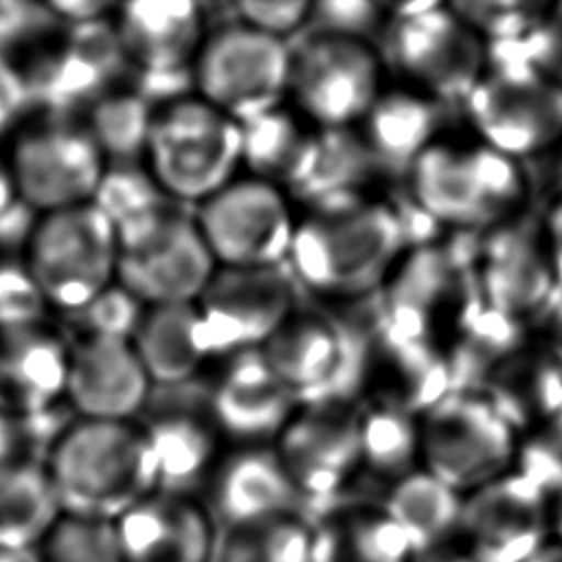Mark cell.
<instances>
[{
    "instance_id": "cell-1",
    "label": "cell",
    "mask_w": 562,
    "mask_h": 562,
    "mask_svg": "<svg viewBox=\"0 0 562 562\" xmlns=\"http://www.w3.org/2000/svg\"><path fill=\"white\" fill-rule=\"evenodd\" d=\"M61 514L116 520L156 492V468L140 426L77 419L42 461Z\"/></svg>"
},
{
    "instance_id": "cell-2",
    "label": "cell",
    "mask_w": 562,
    "mask_h": 562,
    "mask_svg": "<svg viewBox=\"0 0 562 562\" xmlns=\"http://www.w3.org/2000/svg\"><path fill=\"white\" fill-rule=\"evenodd\" d=\"M404 246L391 206L356 202L321 209L296 224L288 266L299 283L325 294L375 288Z\"/></svg>"
},
{
    "instance_id": "cell-3",
    "label": "cell",
    "mask_w": 562,
    "mask_h": 562,
    "mask_svg": "<svg viewBox=\"0 0 562 562\" xmlns=\"http://www.w3.org/2000/svg\"><path fill=\"white\" fill-rule=\"evenodd\" d=\"M147 158L167 198L204 202L241 162V125L202 99H178L154 112Z\"/></svg>"
},
{
    "instance_id": "cell-4",
    "label": "cell",
    "mask_w": 562,
    "mask_h": 562,
    "mask_svg": "<svg viewBox=\"0 0 562 562\" xmlns=\"http://www.w3.org/2000/svg\"><path fill=\"white\" fill-rule=\"evenodd\" d=\"M114 233L116 283L147 307L195 303L215 274V259L195 217L184 215L171 202Z\"/></svg>"
},
{
    "instance_id": "cell-5",
    "label": "cell",
    "mask_w": 562,
    "mask_h": 562,
    "mask_svg": "<svg viewBox=\"0 0 562 562\" xmlns=\"http://www.w3.org/2000/svg\"><path fill=\"white\" fill-rule=\"evenodd\" d=\"M22 259L46 303L72 312L114 283L116 233L92 202L44 213Z\"/></svg>"
},
{
    "instance_id": "cell-6",
    "label": "cell",
    "mask_w": 562,
    "mask_h": 562,
    "mask_svg": "<svg viewBox=\"0 0 562 562\" xmlns=\"http://www.w3.org/2000/svg\"><path fill=\"white\" fill-rule=\"evenodd\" d=\"M114 29L134 77V92L151 108L184 99L195 86L204 11L189 0H136L119 7Z\"/></svg>"
},
{
    "instance_id": "cell-7",
    "label": "cell",
    "mask_w": 562,
    "mask_h": 562,
    "mask_svg": "<svg viewBox=\"0 0 562 562\" xmlns=\"http://www.w3.org/2000/svg\"><path fill=\"white\" fill-rule=\"evenodd\" d=\"M200 99L244 125L274 108L290 88V44L241 22L202 42L195 59Z\"/></svg>"
},
{
    "instance_id": "cell-8",
    "label": "cell",
    "mask_w": 562,
    "mask_h": 562,
    "mask_svg": "<svg viewBox=\"0 0 562 562\" xmlns=\"http://www.w3.org/2000/svg\"><path fill=\"white\" fill-rule=\"evenodd\" d=\"M364 336L338 318L294 312L261 353L301 406L347 402L367 373Z\"/></svg>"
},
{
    "instance_id": "cell-9",
    "label": "cell",
    "mask_w": 562,
    "mask_h": 562,
    "mask_svg": "<svg viewBox=\"0 0 562 562\" xmlns=\"http://www.w3.org/2000/svg\"><path fill=\"white\" fill-rule=\"evenodd\" d=\"M7 160L18 200L42 215L90 202L105 169L86 125L48 114L15 134Z\"/></svg>"
},
{
    "instance_id": "cell-10",
    "label": "cell",
    "mask_w": 562,
    "mask_h": 562,
    "mask_svg": "<svg viewBox=\"0 0 562 562\" xmlns=\"http://www.w3.org/2000/svg\"><path fill=\"white\" fill-rule=\"evenodd\" d=\"M195 307L206 356L261 349L299 310V281L288 263L220 268Z\"/></svg>"
},
{
    "instance_id": "cell-11",
    "label": "cell",
    "mask_w": 562,
    "mask_h": 562,
    "mask_svg": "<svg viewBox=\"0 0 562 562\" xmlns=\"http://www.w3.org/2000/svg\"><path fill=\"white\" fill-rule=\"evenodd\" d=\"M323 130L351 127L380 97V59L362 40L303 33L290 44V88Z\"/></svg>"
},
{
    "instance_id": "cell-12",
    "label": "cell",
    "mask_w": 562,
    "mask_h": 562,
    "mask_svg": "<svg viewBox=\"0 0 562 562\" xmlns=\"http://www.w3.org/2000/svg\"><path fill=\"white\" fill-rule=\"evenodd\" d=\"M195 224L222 268L288 263L296 228L281 191L257 178L231 180L200 202Z\"/></svg>"
},
{
    "instance_id": "cell-13",
    "label": "cell",
    "mask_w": 562,
    "mask_h": 562,
    "mask_svg": "<svg viewBox=\"0 0 562 562\" xmlns=\"http://www.w3.org/2000/svg\"><path fill=\"white\" fill-rule=\"evenodd\" d=\"M419 452L426 472L461 496L472 494L503 476L514 452L512 428L485 400L450 393L426 411Z\"/></svg>"
},
{
    "instance_id": "cell-14",
    "label": "cell",
    "mask_w": 562,
    "mask_h": 562,
    "mask_svg": "<svg viewBox=\"0 0 562 562\" xmlns=\"http://www.w3.org/2000/svg\"><path fill=\"white\" fill-rule=\"evenodd\" d=\"M20 68V66H18ZM31 108L48 116H68L90 108L127 72L114 20L64 26V35L20 68Z\"/></svg>"
},
{
    "instance_id": "cell-15",
    "label": "cell",
    "mask_w": 562,
    "mask_h": 562,
    "mask_svg": "<svg viewBox=\"0 0 562 562\" xmlns=\"http://www.w3.org/2000/svg\"><path fill=\"white\" fill-rule=\"evenodd\" d=\"M382 50L395 70L424 83L446 103H465L479 83V40L437 2L422 13L393 11Z\"/></svg>"
},
{
    "instance_id": "cell-16",
    "label": "cell",
    "mask_w": 562,
    "mask_h": 562,
    "mask_svg": "<svg viewBox=\"0 0 562 562\" xmlns=\"http://www.w3.org/2000/svg\"><path fill=\"white\" fill-rule=\"evenodd\" d=\"M549 498L520 472L463 496L459 533L465 551L481 562H527L553 538Z\"/></svg>"
},
{
    "instance_id": "cell-17",
    "label": "cell",
    "mask_w": 562,
    "mask_h": 562,
    "mask_svg": "<svg viewBox=\"0 0 562 562\" xmlns=\"http://www.w3.org/2000/svg\"><path fill=\"white\" fill-rule=\"evenodd\" d=\"M277 454L305 503H327L362 463L358 408L349 402L305 406L279 435Z\"/></svg>"
},
{
    "instance_id": "cell-18",
    "label": "cell",
    "mask_w": 562,
    "mask_h": 562,
    "mask_svg": "<svg viewBox=\"0 0 562 562\" xmlns=\"http://www.w3.org/2000/svg\"><path fill=\"white\" fill-rule=\"evenodd\" d=\"M151 382L130 340L79 338L68 345L66 402L79 419L132 422Z\"/></svg>"
},
{
    "instance_id": "cell-19",
    "label": "cell",
    "mask_w": 562,
    "mask_h": 562,
    "mask_svg": "<svg viewBox=\"0 0 562 562\" xmlns=\"http://www.w3.org/2000/svg\"><path fill=\"white\" fill-rule=\"evenodd\" d=\"M468 114L501 154H529L562 132V88L540 77L479 79L465 99Z\"/></svg>"
},
{
    "instance_id": "cell-20",
    "label": "cell",
    "mask_w": 562,
    "mask_h": 562,
    "mask_svg": "<svg viewBox=\"0 0 562 562\" xmlns=\"http://www.w3.org/2000/svg\"><path fill=\"white\" fill-rule=\"evenodd\" d=\"M296 400L277 380L261 349L231 356L209 393L213 424L241 441H263L281 435L296 411Z\"/></svg>"
},
{
    "instance_id": "cell-21",
    "label": "cell",
    "mask_w": 562,
    "mask_h": 562,
    "mask_svg": "<svg viewBox=\"0 0 562 562\" xmlns=\"http://www.w3.org/2000/svg\"><path fill=\"white\" fill-rule=\"evenodd\" d=\"M123 562H209L213 525L187 496L154 492L116 520Z\"/></svg>"
},
{
    "instance_id": "cell-22",
    "label": "cell",
    "mask_w": 562,
    "mask_h": 562,
    "mask_svg": "<svg viewBox=\"0 0 562 562\" xmlns=\"http://www.w3.org/2000/svg\"><path fill=\"white\" fill-rule=\"evenodd\" d=\"M213 507L228 527L301 516L305 498L290 479L277 450L248 446L228 454L213 472Z\"/></svg>"
},
{
    "instance_id": "cell-23",
    "label": "cell",
    "mask_w": 562,
    "mask_h": 562,
    "mask_svg": "<svg viewBox=\"0 0 562 562\" xmlns=\"http://www.w3.org/2000/svg\"><path fill=\"white\" fill-rule=\"evenodd\" d=\"M68 345L44 325L0 327V413L9 419L66 400Z\"/></svg>"
},
{
    "instance_id": "cell-24",
    "label": "cell",
    "mask_w": 562,
    "mask_h": 562,
    "mask_svg": "<svg viewBox=\"0 0 562 562\" xmlns=\"http://www.w3.org/2000/svg\"><path fill=\"white\" fill-rule=\"evenodd\" d=\"M140 428L156 468V492L189 498L213 472L215 426L191 404H167L156 406Z\"/></svg>"
},
{
    "instance_id": "cell-25",
    "label": "cell",
    "mask_w": 562,
    "mask_h": 562,
    "mask_svg": "<svg viewBox=\"0 0 562 562\" xmlns=\"http://www.w3.org/2000/svg\"><path fill=\"white\" fill-rule=\"evenodd\" d=\"M483 252L485 270L479 285L490 307L514 318L527 310H542L553 279L538 250L531 220L492 233L483 241Z\"/></svg>"
},
{
    "instance_id": "cell-26",
    "label": "cell",
    "mask_w": 562,
    "mask_h": 562,
    "mask_svg": "<svg viewBox=\"0 0 562 562\" xmlns=\"http://www.w3.org/2000/svg\"><path fill=\"white\" fill-rule=\"evenodd\" d=\"M130 342L151 386L184 384L209 358L195 303L145 307Z\"/></svg>"
},
{
    "instance_id": "cell-27",
    "label": "cell",
    "mask_w": 562,
    "mask_h": 562,
    "mask_svg": "<svg viewBox=\"0 0 562 562\" xmlns=\"http://www.w3.org/2000/svg\"><path fill=\"white\" fill-rule=\"evenodd\" d=\"M439 121L437 103L411 92H386L364 114V134L360 136L375 169L404 176L430 147Z\"/></svg>"
},
{
    "instance_id": "cell-28",
    "label": "cell",
    "mask_w": 562,
    "mask_h": 562,
    "mask_svg": "<svg viewBox=\"0 0 562 562\" xmlns=\"http://www.w3.org/2000/svg\"><path fill=\"white\" fill-rule=\"evenodd\" d=\"M406 533L382 507H345L312 527V562H415Z\"/></svg>"
},
{
    "instance_id": "cell-29",
    "label": "cell",
    "mask_w": 562,
    "mask_h": 562,
    "mask_svg": "<svg viewBox=\"0 0 562 562\" xmlns=\"http://www.w3.org/2000/svg\"><path fill=\"white\" fill-rule=\"evenodd\" d=\"M316 143L318 134L274 108L241 125V162L257 180L296 193L312 171Z\"/></svg>"
},
{
    "instance_id": "cell-30",
    "label": "cell",
    "mask_w": 562,
    "mask_h": 562,
    "mask_svg": "<svg viewBox=\"0 0 562 562\" xmlns=\"http://www.w3.org/2000/svg\"><path fill=\"white\" fill-rule=\"evenodd\" d=\"M382 509L406 533L419 558L437 551L459 531L463 496L430 472L413 470L391 485Z\"/></svg>"
},
{
    "instance_id": "cell-31",
    "label": "cell",
    "mask_w": 562,
    "mask_h": 562,
    "mask_svg": "<svg viewBox=\"0 0 562 562\" xmlns=\"http://www.w3.org/2000/svg\"><path fill=\"white\" fill-rule=\"evenodd\" d=\"M61 516L42 463L15 457L0 465V547L37 549Z\"/></svg>"
},
{
    "instance_id": "cell-32",
    "label": "cell",
    "mask_w": 562,
    "mask_h": 562,
    "mask_svg": "<svg viewBox=\"0 0 562 562\" xmlns=\"http://www.w3.org/2000/svg\"><path fill=\"white\" fill-rule=\"evenodd\" d=\"M408 173L413 180V200L437 222L448 220L472 226L487 224L498 213L479 193L465 156L448 147L430 145Z\"/></svg>"
},
{
    "instance_id": "cell-33",
    "label": "cell",
    "mask_w": 562,
    "mask_h": 562,
    "mask_svg": "<svg viewBox=\"0 0 562 562\" xmlns=\"http://www.w3.org/2000/svg\"><path fill=\"white\" fill-rule=\"evenodd\" d=\"M375 171V162L360 134L349 127L321 130L316 143V158L307 180L296 195L321 209H338L362 202L360 187Z\"/></svg>"
},
{
    "instance_id": "cell-34",
    "label": "cell",
    "mask_w": 562,
    "mask_h": 562,
    "mask_svg": "<svg viewBox=\"0 0 562 562\" xmlns=\"http://www.w3.org/2000/svg\"><path fill=\"white\" fill-rule=\"evenodd\" d=\"M154 108L134 90L108 92L90 105L88 125L103 158L112 162H136L147 154Z\"/></svg>"
},
{
    "instance_id": "cell-35",
    "label": "cell",
    "mask_w": 562,
    "mask_h": 562,
    "mask_svg": "<svg viewBox=\"0 0 562 562\" xmlns=\"http://www.w3.org/2000/svg\"><path fill=\"white\" fill-rule=\"evenodd\" d=\"M360 459L380 476L402 479L413 472L419 454V432L411 413L393 402L358 408Z\"/></svg>"
},
{
    "instance_id": "cell-36",
    "label": "cell",
    "mask_w": 562,
    "mask_h": 562,
    "mask_svg": "<svg viewBox=\"0 0 562 562\" xmlns=\"http://www.w3.org/2000/svg\"><path fill=\"white\" fill-rule=\"evenodd\" d=\"M215 562H312V525L303 516H281L228 527Z\"/></svg>"
},
{
    "instance_id": "cell-37",
    "label": "cell",
    "mask_w": 562,
    "mask_h": 562,
    "mask_svg": "<svg viewBox=\"0 0 562 562\" xmlns=\"http://www.w3.org/2000/svg\"><path fill=\"white\" fill-rule=\"evenodd\" d=\"M90 202L114 228H119L158 211L169 198L162 193L149 169L138 167V162H105Z\"/></svg>"
},
{
    "instance_id": "cell-38",
    "label": "cell",
    "mask_w": 562,
    "mask_h": 562,
    "mask_svg": "<svg viewBox=\"0 0 562 562\" xmlns=\"http://www.w3.org/2000/svg\"><path fill=\"white\" fill-rule=\"evenodd\" d=\"M40 562H123L114 520L61 514L37 544Z\"/></svg>"
},
{
    "instance_id": "cell-39",
    "label": "cell",
    "mask_w": 562,
    "mask_h": 562,
    "mask_svg": "<svg viewBox=\"0 0 562 562\" xmlns=\"http://www.w3.org/2000/svg\"><path fill=\"white\" fill-rule=\"evenodd\" d=\"M145 305L121 283H110L79 310L66 312L79 338H119L130 340Z\"/></svg>"
},
{
    "instance_id": "cell-40",
    "label": "cell",
    "mask_w": 562,
    "mask_h": 562,
    "mask_svg": "<svg viewBox=\"0 0 562 562\" xmlns=\"http://www.w3.org/2000/svg\"><path fill=\"white\" fill-rule=\"evenodd\" d=\"M48 303L18 255H0V327L42 325Z\"/></svg>"
},
{
    "instance_id": "cell-41",
    "label": "cell",
    "mask_w": 562,
    "mask_h": 562,
    "mask_svg": "<svg viewBox=\"0 0 562 562\" xmlns=\"http://www.w3.org/2000/svg\"><path fill=\"white\" fill-rule=\"evenodd\" d=\"M61 29L55 13L44 2L0 0V55L40 42Z\"/></svg>"
},
{
    "instance_id": "cell-42",
    "label": "cell",
    "mask_w": 562,
    "mask_h": 562,
    "mask_svg": "<svg viewBox=\"0 0 562 562\" xmlns=\"http://www.w3.org/2000/svg\"><path fill=\"white\" fill-rule=\"evenodd\" d=\"M461 22H470L494 40L525 37L540 20L529 2H459L452 7Z\"/></svg>"
},
{
    "instance_id": "cell-43",
    "label": "cell",
    "mask_w": 562,
    "mask_h": 562,
    "mask_svg": "<svg viewBox=\"0 0 562 562\" xmlns=\"http://www.w3.org/2000/svg\"><path fill=\"white\" fill-rule=\"evenodd\" d=\"M380 24V7L373 2H321L312 4L307 26L303 33L338 35L362 40L371 35Z\"/></svg>"
},
{
    "instance_id": "cell-44",
    "label": "cell",
    "mask_w": 562,
    "mask_h": 562,
    "mask_svg": "<svg viewBox=\"0 0 562 562\" xmlns=\"http://www.w3.org/2000/svg\"><path fill=\"white\" fill-rule=\"evenodd\" d=\"M468 171L490 206L496 211L520 195V176L514 162L496 149H474L463 154Z\"/></svg>"
},
{
    "instance_id": "cell-45",
    "label": "cell",
    "mask_w": 562,
    "mask_h": 562,
    "mask_svg": "<svg viewBox=\"0 0 562 562\" xmlns=\"http://www.w3.org/2000/svg\"><path fill=\"white\" fill-rule=\"evenodd\" d=\"M310 11H312V4L303 0H283V2L246 0L235 4L237 22L283 42H288V37L296 33H303V29L307 26Z\"/></svg>"
},
{
    "instance_id": "cell-46",
    "label": "cell",
    "mask_w": 562,
    "mask_h": 562,
    "mask_svg": "<svg viewBox=\"0 0 562 562\" xmlns=\"http://www.w3.org/2000/svg\"><path fill=\"white\" fill-rule=\"evenodd\" d=\"M26 110L31 101L24 77L9 57L0 55V138L22 121Z\"/></svg>"
},
{
    "instance_id": "cell-47",
    "label": "cell",
    "mask_w": 562,
    "mask_h": 562,
    "mask_svg": "<svg viewBox=\"0 0 562 562\" xmlns=\"http://www.w3.org/2000/svg\"><path fill=\"white\" fill-rule=\"evenodd\" d=\"M48 9L55 13V18L59 20L61 26H79V24H88V22H97V20H105L108 11L112 9L110 2H101V0H57V2H46Z\"/></svg>"
},
{
    "instance_id": "cell-48",
    "label": "cell",
    "mask_w": 562,
    "mask_h": 562,
    "mask_svg": "<svg viewBox=\"0 0 562 562\" xmlns=\"http://www.w3.org/2000/svg\"><path fill=\"white\" fill-rule=\"evenodd\" d=\"M18 202V193L13 187V176L9 169V160L0 154V215L7 213Z\"/></svg>"
},
{
    "instance_id": "cell-49",
    "label": "cell",
    "mask_w": 562,
    "mask_h": 562,
    "mask_svg": "<svg viewBox=\"0 0 562 562\" xmlns=\"http://www.w3.org/2000/svg\"><path fill=\"white\" fill-rule=\"evenodd\" d=\"M15 459V435L11 419L0 413V465Z\"/></svg>"
},
{
    "instance_id": "cell-50",
    "label": "cell",
    "mask_w": 562,
    "mask_h": 562,
    "mask_svg": "<svg viewBox=\"0 0 562 562\" xmlns=\"http://www.w3.org/2000/svg\"><path fill=\"white\" fill-rule=\"evenodd\" d=\"M551 231L555 239V268H558V288L562 290V206L551 215Z\"/></svg>"
},
{
    "instance_id": "cell-51",
    "label": "cell",
    "mask_w": 562,
    "mask_h": 562,
    "mask_svg": "<svg viewBox=\"0 0 562 562\" xmlns=\"http://www.w3.org/2000/svg\"><path fill=\"white\" fill-rule=\"evenodd\" d=\"M527 562H562V542L555 538L547 540Z\"/></svg>"
},
{
    "instance_id": "cell-52",
    "label": "cell",
    "mask_w": 562,
    "mask_h": 562,
    "mask_svg": "<svg viewBox=\"0 0 562 562\" xmlns=\"http://www.w3.org/2000/svg\"><path fill=\"white\" fill-rule=\"evenodd\" d=\"M0 562H40V555L35 549L0 547Z\"/></svg>"
},
{
    "instance_id": "cell-53",
    "label": "cell",
    "mask_w": 562,
    "mask_h": 562,
    "mask_svg": "<svg viewBox=\"0 0 562 562\" xmlns=\"http://www.w3.org/2000/svg\"><path fill=\"white\" fill-rule=\"evenodd\" d=\"M551 536L562 542V492L551 503Z\"/></svg>"
},
{
    "instance_id": "cell-54",
    "label": "cell",
    "mask_w": 562,
    "mask_h": 562,
    "mask_svg": "<svg viewBox=\"0 0 562 562\" xmlns=\"http://www.w3.org/2000/svg\"><path fill=\"white\" fill-rule=\"evenodd\" d=\"M430 562H481L476 560L472 553H468L465 549L459 551V553H441V555H435Z\"/></svg>"
}]
</instances>
